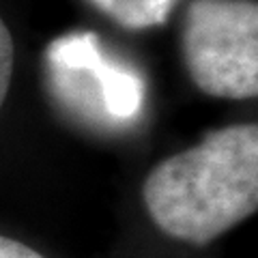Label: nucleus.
Returning a JSON list of instances; mask_svg holds the SVG:
<instances>
[{
    "label": "nucleus",
    "mask_w": 258,
    "mask_h": 258,
    "mask_svg": "<svg viewBox=\"0 0 258 258\" xmlns=\"http://www.w3.org/2000/svg\"><path fill=\"white\" fill-rule=\"evenodd\" d=\"M144 207L168 237L207 245L258 209V125L209 132L164 159L142 187Z\"/></svg>",
    "instance_id": "1"
},
{
    "label": "nucleus",
    "mask_w": 258,
    "mask_h": 258,
    "mask_svg": "<svg viewBox=\"0 0 258 258\" xmlns=\"http://www.w3.org/2000/svg\"><path fill=\"white\" fill-rule=\"evenodd\" d=\"M181 47L191 82L205 95L232 101L258 95L256 0H191Z\"/></svg>",
    "instance_id": "2"
},
{
    "label": "nucleus",
    "mask_w": 258,
    "mask_h": 258,
    "mask_svg": "<svg viewBox=\"0 0 258 258\" xmlns=\"http://www.w3.org/2000/svg\"><path fill=\"white\" fill-rule=\"evenodd\" d=\"M45 74L58 101L84 118L127 123L142 108V78L110 60L93 32L54 39L45 50Z\"/></svg>",
    "instance_id": "3"
},
{
    "label": "nucleus",
    "mask_w": 258,
    "mask_h": 258,
    "mask_svg": "<svg viewBox=\"0 0 258 258\" xmlns=\"http://www.w3.org/2000/svg\"><path fill=\"white\" fill-rule=\"evenodd\" d=\"M116 24L132 30L164 24L176 0H91Z\"/></svg>",
    "instance_id": "4"
},
{
    "label": "nucleus",
    "mask_w": 258,
    "mask_h": 258,
    "mask_svg": "<svg viewBox=\"0 0 258 258\" xmlns=\"http://www.w3.org/2000/svg\"><path fill=\"white\" fill-rule=\"evenodd\" d=\"M13 37L9 32V26L0 18V108L7 99L11 86V76H13Z\"/></svg>",
    "instance_id": "5"
},
{
    "label": "nucleus",
    "mask_w": 258,
    "mask_h": 258,
    "mask_svg": "<svg viewBox=\"0 0 258 258\" xmlns=\"http://www.w3.org/2000/svg\"><path fill=\"white\" fill-rule=\"evenodd\" d=\"M0 258H45L26 243L11 237H0Z\"/></svg>",
    "instance_id": "6"
}]
</instances>
